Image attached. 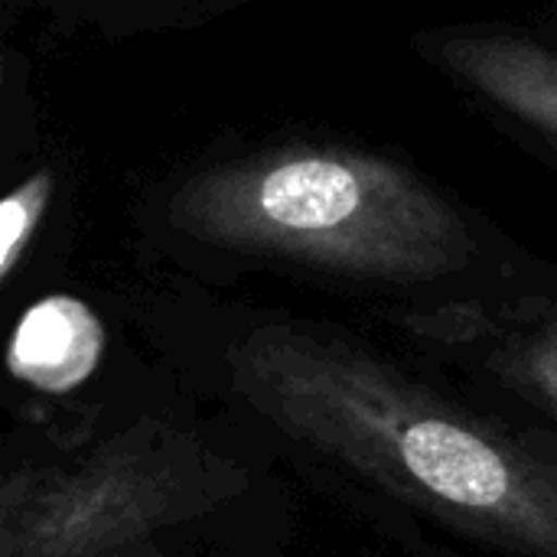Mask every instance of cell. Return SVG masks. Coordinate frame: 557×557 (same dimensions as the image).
<instances>
[{
	"label": "cell",
	"instance_id": "1",
	"mask_svg": "<svg viewBox=\"0 0 557 557\" xmlns=\"http://www.w3.org/2000/svg\"><path fill=\"white\" fill-rule=\"evenodd\" d=\"M232 388L281 434L408 506L519 555L557 557V447L512 434L352 339L264 323L228 349Z\"/></svg>",
	"mask_w": 557,
	"mask_h": 557
},
{
	"label": "cell",
	"instance_id": "2",
	"mask_svg": "<svg viewBox=\"0 0 557 557\" xmlns=\"http://www.w3.org/2000/svg\"><path fill=\"white\" fill-rule=\"evenodd\" d=\"M166 219L222 251L385 284L441 281L476 255L450 199L359 150L290 147L206 166L176 186Z\"/></svg>",
	"mask_w": 557,
	"mask_h": 557
},
{
	"label": "cell",
	"instance_id": "3",
	"mask_svg": "<svg viewBox=\"0 0 557 557\" xmlns=\"http://www.w3.org/2000/svg\"><path fill=\"white\" fill-rule=\"evenodd\" d=\"M248 473L206 441L144 418L72 467H23L0 486V557H134L215 512Z\"/></svg>",
	"mask_w": 557,
	"mask_h": 557
},
{
	"label": "cell",
	"instance_id": "4",
	"mask_svg": "<svg viewBox=\"0 0 557 557\" xmlns=\"http://www.w3.org/2000/svg\"><path fill=\"white\" fill-rule=\"evenodd\" d=\"M418 330L437 343L476 346L496 382L557 418V300L532 297L503 310L447 307L421 317Z\"/></svg>",
	"mask_w": 557,
	"mask_h": 557
},
{
	"label": "cell",
	"instance_id": "5",
	"mask_svg": "<svg viewBox=\"0 0 557 557\" xmlns=\"http://www.w3.org/2000/svg\"><path fill=\"white\" fill-rule=\"evenodd\" d=\"M428 55L557 150V49L516 33L463 29L437 36Z\"/></svg>",
	"mask_w": 557,
	"mask_h": 557
},
{
	"label": "cell",
	"instance_id": "6",
	"mask_svg": "<svg viewBox=\"0 0 557 557\" xmlns=\"http://www.w3.org/2000/svg\"><path fill=\"white\" fill-rule=\"evenodd\" d=\"M104 339V323L85 300L52 294L16 320L7 372L42 395H69L101 366Z\"/></svg>",
	"mask_w": 557,
	"mask_h": 557
},
{
	"label": "cell",
	"instance_id": "7",
	"mask_svg": "<svg viewBox=\"0 0 557 557\" xmlns=\"http://www.w3.org/2000/svg\"><path fill=\"white\" fill-rule=\"evenodd\" d=\"M55 193V173L36 170L23 183H16L0 202V281H10L20 268L49 202Z\"/></svg>",
	"mask_w": 557,
	"mask_h": 557
},
{
	"label": "cell",
	"instance_id": "8",
	"mask_svg": "<svg viewBox=\"0 0 557 557\" xmlns=\"http://www.w3.org/2000/svg\"><path fill=\"white\" fill-rule=\"evenodd\" d=\"M134 557H160V555H157V548L150 545V548H144V552H137V555H134Z\"/></svg>",
	"mask_w": 557,
	"mask_h": 557
}]
</instances>
